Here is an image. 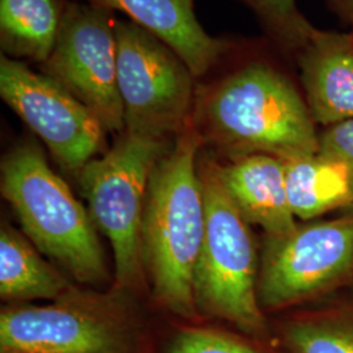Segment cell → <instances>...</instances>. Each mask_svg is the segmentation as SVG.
<instances>
[{"instance_id": "6da1fadb", "label": "cell", "mask_w": 353, "mask_h": 353, "mask_svg": "<svg viewBox=\"0 0 353 353\" xmlns=\"http://www.w3.org/2000/svg\"><path fill=\"white\" fill-rule=\"evenodd\" d=\"M194 126L232 157L270 154L285 161L316 154L319 134L290 77L250 62L195 92Z\"/></svg>"}, {"instance_id": "7a4b0ae2", "label": "cell", "mask_w": 353, "mask_h": 353, "mask_svg": "<svg viewBox=\"0 0 353 353\" xmlns=\"http://www.w3.org/2000/svg\"><path fill=\"white\" fill-rule=\"evenodd\" d=\"M202 137L192 121L152 172L141 225L143 262L153 293L178 316H195V268L205 233V202L196 154Z\"/></svg>"}, {"instance_id": "3957f363", "label": "cell", "mask_w": 353, "mask_h": 353, "mask_svg": "<svg viewBox=\"0 0 353 353\" xmlns=\"http://www.w3.org/2000/svg\"><path fill=\"white\" fill-rule=\"evenodd\" d=\"M1 194L41 252L77 281L105 280L103 254L90 214L34 144L17 145L4 157Z\"/></svg>"}, {"instance_id": "277c9868", "label": "cell", "mask_w": 353, "mask_h": 353, "mask_svg": "<svg viewBox=\"0 0 353 353\" xmlns=\"http://www.w3.org/2000/svg\"><path fill=\"white\" fill-rule=\"evenodd\" d=\"M205 233L195 268L196 309L245 332L265 330L255 275V250L246 220L210 163L201 164Z\"/></svg>"}, {"instance_id": "5b68a950", "label": "cell", "mask_w": 353, "mask_h": 353, "mask_svg": "<svg viewBox=\"0 0 353 353\" xmlns=\"http://www.w3.org/2000/svg\"><path fill=\"white\" fill-rule=\"evenodd\" d=\"M168 150L166 139L125 131L110 151L79 172L90 217L112 243L119 287H131L139 278L147 191Z\"/></svg>"}, {"instance_id": "8992f818", "label": "cell", "mask_w": 353, "mask_h": 353, "mask_svg": "<svg viewBox=\"0 0 353 353\" xmlns=\"http://www.w3.org/2000/svg\"><path fill=\"white\" fill-rule=\"evenodd\" d=\"M118 89L126 131L166 139L189 123L195 101L189 65L161 39L132 21H117Z\"/></svg>"}, {"instance_id": "52a82bcc", "label": "cell", "mask_w": 353, "mask_h": 353, "mask_svg": "<svg viewBox=\"0 0 353 353\" xmlns=\"http://www.w3.org/2000/svg\"><path fill=\"white\" fill-rule=\"evenodd\" d=\"M115 26L112 11L67 4L55 46L42 70L88 106L108 131L122 132L126 121L118 89Z\"/></svg>"}, {"instance_id": "ba28073f", "label": "cell", "mask_w": 353, "mask_h": 353, "mask_svg": "<svg viewBox=\"0 0 353 353\" xmlns=\"http://www.w3.org/2000/svg\"><path fill=\"white\" fill-rule=\"evenodd\" d=\"M0 96L65 169L80 172L102 151L106 128L88 106L50 76L4 54Z\"/></svg>"}, {"instance_id": "9c48e42d", "label": "cell", "mask_w": 353, "mask_h": 353, "mask_svg": "<svg viewBox=\"0 0 353 353\" xmlns=\"http://www.w3.org/2000/svg\"><path fill=\"white\" fill-rule=\"evenodd\" d=\"M353 272V216L297 227L268 239L258 284L259 303L290 306L341 283Z\"/></svg>"}, {"instance_id": "30bf717a", "label": "cell", "mask_w": 353, "mask_h": 353, "mask_svg": "<svg viewBox=\"0 0 353 353\" xmlns=\"http://www.w3.org/2000/svg\"><path fill=\"white\" fill-rule=\"evenodd\" d=\"M126 334L68 305L10 307L0 314V353H128Z\"/></svg>"}, {"instance_id": "8fae6325", "label": "cell", "mask_w": 353, "mask_h": 353, "mask_svg": "<svg viewBox=\"0 0 353 353\" xmlns=\"http://www.w3.org/2000/svg\"><path fill=\"white\" fill-rule=\"evenodd\" d=\"M303 97L316 125L353 119V33L322 30L296 55Z\"/></svg>"}, {"instance_id": "7c38bea8", "label": "cell", "mask_w": 353, "mask_h": 353, "mask_svg": "<svg viewBox=\"0 0 353 353\" xmlns=\"http://www.w3.org/2000/svg\"><path fill=\"white\" fill-rule=\"evenodd\" d=\"M108 11L125 13L131 21L161 39L189 65L195 77L204 76L232 43L210 36L194 12L195 0H85Z\"/></svg>"}, {"instance_id": "4fadbf2b", "label": "cell", "mask_w": 353, "mask_h": 353, "mask_svg": "<svg viewBox=\"0 0 353 353\" xmlns=\"http://www.w3.org/2000/svg\"><path fill=\"white\" fill-rule=\"evenodd\" d=\"M211 164L245 220L258 224L268 239L284 237L297 228L283 160L270 154H248L232 157L229 164Z\"/></svg>"}, {"instance_id": "5bb4252c", "label": "cell", "mask_w": 353, "mask_h": 353, "mask_svg": "<svg viewBox=\"0 0 353 353\" xmlns=\"http://www.w3.org/2000/svg\"><path fill=\"white\" fill-rule=\"evenodd\" d=\"M284 165L296 219L310 220L328 211L353 208V173L345 165L318 153L285 160Z\"/></svg>"}, {"instance_id": "9a60e30c", "label": "cell", "mask_w": 353, "mask_h": 353, "mask_svg": "<svg viewBox=\"0 0 353 353\" xmlns=\"http://www.w3.org/2000/svg\"><path fill=\"white\" fill-rule=\"evenodd\" d=\"M62 16L58 0H0L3 50L45 63L55 46Z\"/></svg>"}, {"instance_id": "2e32d148", "label": "cell", "mask_w": 353, "mask_h": 353, "mask_svg": "<svg viewBox=\"0 0 353 353\" xmlns=\"http://www.w3.org/2000/svg\"><path fill=\"white\" fill-rule=\"evenodd\" d=\"M67 281L48 265L19 233L3 228L0 233V294L6 300L58 299Z\"/></svg>"}, {"instance_id": "e0dca14e", "label": "cell", "mask_w": 353, "mask_h": 353, "mask_svg": "<svg viewBox=\"0 0 353 353\" xmlns=\"http://www.w3.org/2000/svg\"><path fill=\"white\" fill-rule=\"evenodd\" d=\"M252 11L267 37L283 54L296 58L316 32L297 0H240Z\"/></svg>"}, {"instance_id": "ac0fdd59", "label": "cell", "mask_w": 353, "mask_h": 353, "mask_svg": "<svg viewBox=\"0 0 353 353\" xmlns=\"http://www.w3.org/2000/svg\"><path fill=\"white\" fill-rule=\"evenodd\" d=\"M285 339L292 353H353V322L318 319L292 323Z\"/></svg>"}, {"instance_id": "d6986e66", "label": "cell", "mask_w": 353, "mask_h": 353, "mask_svg": "<svg viewBox=\"0 0 353 353\" xmlns=\"http://www.w3.org/2000/svg\"><path fill=\"white\" fill-rule=\"evenodd\" d=\"M169 353H259L221 332L190 328L179 332Z\"/></svg>"}, {"instance_id": "ffe728a7", "label": "cell", "mask_w": 353, "mask_h": 353, "mask_svg": "<svg viewBox=\"0 0 353 353\" xmlns=\"http://www.w3.org/2000/svg\"><path fill=\"white\" fill-rule=\"evenodd\" d=\"M318 154L339 161L353 173V119L326 127L319 134Z\"/></svg>"}, {"instance_id": "44dd1931", "label": "cell", "mask_w": 353, "mask_h": 353, "mask_svg": "<svg viewBox=\"0 0 353 353\" xmlns=\"http://www.w3.org/2000/svg\"><path fill=\"white\" fill-rule=\"evenodd\" d=\"M331 12L335 13L343 24L350 26L353 33V0H326Z\"/></svg>"}]
</instances>
